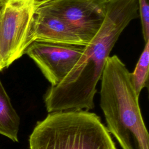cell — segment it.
<instances>
[{
	"instance_id": "cell-1",
	"label": "cell",
	"mask_w": 149,
	"mask_h": 149,
	"mask_svg": "<svg viewBox=\"0 0 149 149\" xmlns=\"http://www.w3.org/2000/svg\"><path fill=\"white\" fill-rule=\"evenodd\" d=\"M139 15L137 0H108L104 21L66 77L44 95L49 113L94 108V98L109 54L121 33Z\"/></svg>"
},
{
	"instance_id": "cell-2",
	"label": "cell",
	"mask_w": 149,
	"mask_h": 149,
	"mask_svg": "<svg viewBox=\"0 0 149 149\" xmlns=\"http://www.w3.org/2000/svg\"><path fill=\"white\" fill-rule=\"evenodd\" d=\"M130 73L117 55L108 58L100 79V107L108 131L122 149H149V134Z\"/></svg>"
},
{
	"instance_id": "cell-3",
	"label": "cell",
	"mask_w": 149,
	"mask_h": 149,
	"mask_svg": "<svg viewBox=\"0 0 149 149\" xmlns=\"http://www.w3.org/2000/svg\"><path fill=\"white\" fill-rule=\"evenodd\" d=\"M30 149H116L107 127L86 110L49 113L29 137Z\"/></svg>"
},
{
	"instance_id": "cell-4",
	"label": "cell",
	"mask_w": 149,
	"mask_h": 149,
	"mask_svg": "<svg viewBox=\"0 0 149 149\" xmlns=\"http://www.w3.org/2000/svg\"><path fill=\"white\" fill-rule=\"evenodd\" d=\"M37 6L36 0H0V43L5 68L20 58Z\"/></svg>"
},
{
	"instance_id": "cell-5",
	"label": "cell",
	"mask_w": 149,
	"mask_h": 149,
	"mask_svg": "<svg viewBox=\"0 0 149 149\" xmlns=\"http://www.w3.org/2000/svg\"><path fill=\"white\" fill-rule=\"evenodd\" d=\"M108 0H48L37 4L66 22L88 43L100 29Z\"/></svg>"
},
{
	"instance_id": "cell-6",
	"label": "cell",
	"mask_w": 149,
	"mask_h": 149,
	"mask_svg": "<svg viewBox=\"0 0 149 149\" xmlns=\"http://www.w3.org/2000/svg\"><path fill=\"white\" fill-rule=\"evenodd\" d=\"M86 45L33 41L26 49L51 86L60 83L72 70Z\"/></svg>"
},
{
	"instance_id": "cell-7",
	"label": "cell",
	"mask_w": 149,
	"mask_h": 149,
	"mask_svg": "<svg viewBox=\"0 0 149 149\" xmlns=\"http://www.w3.org/2000/svg\"><path fill=\"white\" fill-rule=\"evenodd\" d=\"M33 41L81 45L88 44L66 22L38 4L30 27L29 45Z\"/></svg>"
},
{
	"instance_id": "cell-8",
	"label": "cell",
	"mask_w": 149,
	"mask_h": 149,
	"mask_svg": "<svg viewBox=\"0 0 149 149\" xmlns=\"http://www.w3.org/2000/svg\"><path fill=\"white\" fill-rule=\"evenodd\" d=\"M20 118L0 80V134L18 141Z\"/></svg>"
},
{
	"instance_id": "cell-9",
	"label": "cell",
	"mask_w": 149,
	"mask_h": 149,
	"mask_svg": "<svg viewBox=\"0 0 149 149\" xmlns=\"http://www.w3.org/2000/svg\"><path fill=\"white\" fill-rule=\"evenodd\" d=\"M149 40L145 42L144 49L130 77L133 87L138 96L143 88L148 86Z\"/></svg>"
},
{
	"instance_id": "cell-10",
	"label": "cell",
	"mask_w": 149,
	"mask_h": 149,
	"mask_svg": "<svg viewBox=\"0 0 149 149\" xmlns=\"http://www.w3.org/2000/svg\"><path fill=\"white\" fill-rule=\"evenodd\" d=\"M144 42L149 40V0H137Z\"/></svg>"
},
{
	"instance_id": "cell-11",
	"label": "cell",
	"mask_w": 149,
	"mask_h": 149,
	"mask_svg": "<svg viewBox=\"0 0 149 149\" xmlns=\"http://www.w3.org/2000/svg\"><path fill=\"white\" fill-rule=\"evenodd\" d=\"M4 68H5L2 56V52H1V43H0V71L3 70Z\"/></svg>"
},
{
	"instance_id": "cell-12",
	"label": "cell",
	"mask_w": 149,
	"mask_h": 149,
	"mask_svg": "<svg viewBox=\"0 0 149 149\" xmlns=\"http://www.w3.org/2000/svg\"><path fill=\"white\" fill-rule=\"evenodd\" d=\"M36 1L38 2H44V1H47V0H36Z\"/></svg>"
}]
</instances>
